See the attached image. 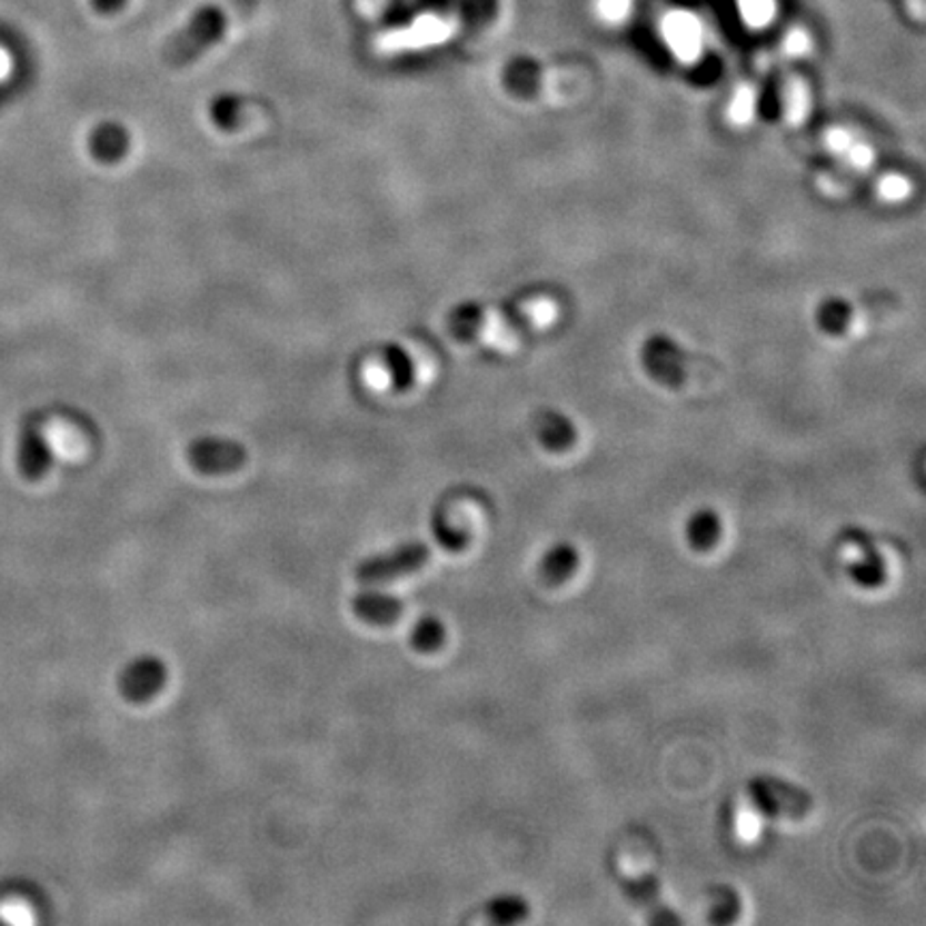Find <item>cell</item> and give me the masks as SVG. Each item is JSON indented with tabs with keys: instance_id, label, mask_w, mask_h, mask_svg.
I'll return each mask as SVG.
<instances>
[{
	"instance_id": "6da1fadb",
	"label": "cell",
	"mask_w": 926,
	"mask_h": 926,
	"mask_svg": "<svg viewBox=\"0 0 926 926\" xmlns=\"http://www.w3.org/2000/svg\"><path fill=\"white\" fill-rule=\"evenodd\" d=\"M226 29H228L226 11L217 4H205L168 41V46L163 48V59L170 67H185L200 59L217 41H221Z\"/></svg>"
},
{
	"instance_id": "7a4b0ae2",
	"label": "cell",
	"mask_w": 926,
	"mask_h": 926,
	"mask_svg": "<svg viewBox=\"0 0 926 926\" xmlns=\"http://www.w3.org/2000/svg\"><path fill=\"white\" fill-rule=\"evenodd\" d=\"M429 558L431 549L422 540H408L387 554H376L371 558L360 560L355 568V575L360 584H387L410 572H417L429 562Z\"/></svg>"
},
{
	"instance_id": "3957f363",
	"label": "cell",
	"mask_w": 926,
	"mask_h": 926,
	"mask_svg": "<svg viewBox=\"0 0 926 926\" xmlns=\"http://www.w3.org/2000/svg\"><path fill=\"white\" fill-rule=\"evenodd\" d=\"M755 807L770 817H805L813 808L807 789L777 777H755L748 783Z\"/></svg>"
},
{
	"instance_id": "277c9868",
	"label": "cell",
	"mask_w": 926,
	"mask_h": 926,
	"mask_svg": "<svg viewBox=\"0 0 926 926\" xmlns=\"http://www.w3.org/2000/svg\"><path fill=\"white\" fill-rule=\"evenodd\" d=\"M187 459L202 475H228L242 468L247 450L228 438H198L187 447Z\"/></svg>"
},
{
	"instance_id": "5b68a950",
	"label": "cell",
	"mask_w": 926,
	"mask_h": 926,
	"mask_svg": "<svg viewBox=\"0 0 926 926\" xmlns=\"http://www.w3.org/2000/svg\"><path fill=\"white\" fill-rule=\"evenodd\" d=\"M168 680L166 663L159 657L145 655L133 658L120 671V695L131 704H147L155 695H159Z\"/></svg>"
},
{
	"instance_id": "8992f818",
	"label": "cell",
	"mask_w": 926,
	"mask_h": 926,
	"mask_svg": "<svg viewBox=\"0 0 926 926\" xmlns=\"http://www.w3.org/2000/svg\"><path fill=\"white\" fill-rule=\"evenodd\" d=\"M663 37H665L667 46L671 48V52L683 62H693L701 54V48H704L701 27L688 13L667 16V20L663 24Z\"/></svg>"
},
{
	"instance_id": "52a82bcc",
	"label": "cell",
	"mask_w": 926,
	"mask_h": 926,
	"mask_svg": "<svg viewBox=\"0 0 926 926\" xmlns=\"http://www.w3.org/2000/svg\"><path fill=\"white\" fill-rule=\"evenodd\" d=\"M352 609L357 618L374 625V627H389L395 625L404 611L401 598L380 593V590H362L352 598Z\"/></svg>"
},
{
	"instance_id": "ba28073f",
	"label": "cell",
	"mask_w": 926,
	"mask_h": 926,
	"mask_svg": "<svg viewBox=\"0 0 926 926\" xmlns=\"http://www.w3.org/2000/svg\"><path fill=\"white\" fill-rule=\"evenodd\" d=\"M847 537L854 538L858 542V547L863 549V556L856 562L849 565V575H852L854 584L865 588V590L882 588L886 584V577H888V568H886V560L882 558V554L870 547L868 537L863 530H852V532H847Z\"/></svg>"
},
{
	"instance_id": "9c48e42d",
	"label": "cell",
	"mask_w": 926,
	"mask_h": 926,
	"mask_svg": "<svg viewBox=\"0 0 926 926\" xmlns=\"http://www.w3.org/2000/svg\"><path fill=\"white\" fill-rule=\"evenodd\" d=\"M577 567H579V551L575 549V545H570L567 540H560L542 554L538 572H540L545 584L560 586L575 575Z\"/></svg>"
},
{
	"instance_id": "30bf717a",
	"label": "cell",
	"mask_w": 926,
	"mask_h": 926,
	"mask_svg": "<svg viewBox=\"0 0 926 926\" xmlns=\"http://www.w3.org/2000/svg\"><path fill=\"white\" fill-rule=\"evenodd\" d=\"M129 150V133L119 122H103L90 136V152L103 163H117Z\"/></svg>"
},
{
	"instance_id": "8fae6325",
	"label": "cell",
	"mask_w": 926,
	"mask_h": 926,
	"mask_svg": "<svg viewBox=\"0 0 926 926\" xmlns=\"http://www.w3.org/2000/svg\"><path fill=\"white\" fill-rule=\"evenodd\" d=\"M628 895L650 912V918L655 923H667V925L669 923H680V918L676 914H671V909H667L660 903V888H658V879L655 875H648V877H641V879L633 882L628 886Z\"/></svg>"
},
{
	"instance_id": "7c38bea8",
	"label": "cell",
	"mask_w": 926,
	"mask_h": 926,
	"mask_svg": "<svg viewBox=\"0 0 926 926\" xmlns=\"http://www.w3.org/2000/svg\"><path fill=\"white\" fill-rule=\"evenodd\" d=\"M720 530H723V524H720V517L717 512L713 508H701L688 519V542L697 551H708L717 545Z\"/></svg>"
},
{
	"instance_id": "4fadbf2b",
	"label": "cell",
	"mask_w": 926,
	"mask_h": 926,
	"mask_svg": "<svg viewBox=\"0 0 926 926\" xmlns=\"http://www.w3.org/2000/svg\"><path fill=\"white\" fill-rule=\"evenodd\" d=\"M482 912L487 920L494 925H515L528 918L530 907L526 898L517 897V895H502V897L491 898Z\"/></svg>"
},
{
	"instance_id": "5bb4252c",
	"label": "cell",
	"mask_w": 926,
	"mask_h": 926,
	"mask_svg": "<svg viewBox=\"0 0 926 926\" xmlns=\"http://www.w3.org/2000/svg\"><path fill=\"white\" fill-rule=\"evenodd\" d=\"M445 639H447V628L434 616H422L410 633V644L420 655L436 653L445 644Z\"/></svg>"
},
{
	"instance_id": "9a60e30c",
	"label": "cell",
	"mask_w": 926,
	"mask_h": 926,
	"mask_svg": "<svg viewBox=\"0 0 926 926\" xmlns=\"http://www.w3.org/2000/svg\"><path fill=\"white\" fill-rule=\"evenodd\" d=\"M783 110H785V120L791 127L803 125L808 117L810 110V97H808V89L805 82L794 80L787 82L785 92H783Z\"/></svg>"
},
{
	"instance_id": "2e32d148",
	"label": "cell",
	"mask_w": 926,
	"mask_h": 926,
	"mask_svg": "<svg viewBox=\"0 0 926 926\" xmlns=\"http://www.w3.org/2000/svg\"><path fill=\"white\" fill-rule=\"evenodd\" d=\"M385 365L389 369L390 382L397 389H408L415 382V362L408 352L399 346H389L385 350Z\"/></svg>"
},
{
	"instance_id": "e0dca14e",
	"label": "cell",
	"mask_w": 926,
	"mask_h": 926,
	"mask_svg": "<svg viewBox=\"0 0 926 926\" xmlns=\"http://www.w3.org/2000/svg\"><path fill=\"white\" fill-rule=\"evenodd\" d=\"M710 897L715 898L710 909V923L729 925L740 916V897L734 888L717 886L710 890Z\"/></svg>"
},
{
	"instance_id": "ac0fdd59",
	"label": "cell",
	"mask_w": 926,
	"mask_h": 926,
	"mask_svg": "<svg viewBox=\"0 0 926 926\" xmlns=\"http://www.w3.org/2000/svg\"><path fill=\"white\" fill-rule=\"evenodd\" d=\"M757 114V94L750 87H740L734 92L729 108H727V117L731 120V125L736 127H747L755 119Z\"/></svg>"
},
{
	"instance_id": "d6986e66",
	"label": "cell",
	"mask_w": 926,
	"mask_h": 926,
	"mask_svg": "<svg viewBox=\"0 0 926 926\" xmlns=\"http://www.w3.org/2000/svg\"><path fill=\"white\" fill-rule=\"evenodd\" d=\"M50 459H52V450L46 442V438L39 434H29L24 442V466L30 475L39 477L41 472H46V468L50 466Z\"/></svg>"
},
{
	"instance_id": "ffe728a7",
	"label": "cell",
	"mask_w": 926,
	"mask_h": 926,
	"mask_svg": "<svg viewBox=\"0 0 926 926\" xmlns=\"http://www.w3.org/2000/svg\"><path fill=\"white\" fill-rule=\"evenodd\" d=\"M240 99L235 94H221L212 101L210 114L221 129H235L240 122Z\"/></svg>"
},
{
	"instance_id": "44dd1931",
	"label": "cell",
	"mask_w": 926,
	"mask_h": 926,
	"mask_svg": "<svg viewBox=\"0 0 926 926\" xmlns=\"http://www.w3.org/2000/svg\"><path fill=\"white\" fill-rule=\"evenodd\" d=\"M431 526H434V537H436V540H438V542H440L447 551L457 554V551H461V549L468 545V532H466V530H461V528H452L449 521H447V517L436 515Z\"/></svg>"
},
{
	"instance_id": "7402d4cb",
	"label": "cell",
	"mask_w": 926,
	"mask_h": 926,
	"mask_svg": "<svg viewBox=\"0 0 926 926\" xmlns=\"http://www.w3.org/2000/svg\"><path fill=\"white\" fill-rule=\"evenodd\" d=\"M740 11L745 22L750 27H766L775 18L773 0H740Z\"/></svg>"
},
{
	"instance_id": "603a6c76",
	"label": "cell",
	"mask_w": 926,
	"mask_h": 926,
	"mask_svg": "<svg viewBox=\"0 0 926 926\" xmlns=\"http://www.w3.org/2000/svg\"><path fill=\"white\" fill-rule=\"evenodd\" d=\"M528 320L537 327V329H547L556 322L558 318V307L547 299H538L526 309Z\"/></svg>"
},
{
	"instance_id": "cb8c5ba5",
	"label": "cell",
	"mask_w": 926,
	"mask_h": 926,
	"mask_svg": "<svg viewBox=\"0 0 926 926\" xmlns=\"http://www.w3.org/2000/svg\"><path fill=\"white\" fill-rule=\"evenodd\" d=\"M909 191H912V185L907 182V179H903L900 175H888V177L879 180V196L888 202L905 200L909 196Z\"/></svg>"
},
{
	"instance_id": "d4e9b609",
	"label": "cell",
	"mask_w": 926,
	"mask_h": 926,
	"mask_svg": "<svg viewBox=\"0 0 926 926\" xmlns=\"http://www.w3.org/2000/svg\"><path fill=\"white\" fill-rule=\"evenodd\" d=\"M840 157L856 170H867L868 166L873 163V150L868 149L867 145H860V142H854Z\"/></svg>"
},
{
	"instance_id": "484cf974",
	"label": "cell",
	"mask_w": 926,
	"mask_h": 926,
	"mask_svg": "<svg viewBox=\"0 0 926 926\" xmlns=\"http://www.w3.org/2000/svg\"><path fill=\"white\" fill-rule=\"evenodd\" d=\"M628 7H630V4H628V0H600L598 11H600V16H603L605 20H609V22H620V20H625Z\"/></svg>"
},
{
	"instance_id": "4316f807",
	"label": "cell",
	"mask_w": 926,
	"mask_h": 926,
	"mask_svg": "<svg viewBox=\"0 0 926 926\" xmlns=\"http://www.w3.org/2000/svg\"><path fill=\"white\" fill-rule=\"evenodd\" d=\"M852 145H854V138L845 129H830L826 133V147L837 155H843Z\"/></svg>"
},
{
	"instance_id": "83f0119b",
	"label": "cell",
	"mask_w": 926,
	"mask_h": 926,
	"mask_svg": "<svg viewBox=\"0 0 926 926\" xmlns=\"http://www.w3.org/2000/svg\"><path fill=\"white\" fill-rule=\"evenodd\" d=\"M785 50H787V54H791V57H803V54H807V34H805V32H791V34H789V39H787V43H785Z\"/></svg>"
},
{
	"instance_id": "f1b7e54d",
	"label": "cell",
	"mask_w": 926,
	"mask_h": 926,
	"mask_svg": "<svg viewBox=\"0 0 926 926\" xmlns=\"http://www.w3.org/2000/svg\"><path fill=\"white\" fill-rule=\"evenodd\" d=\"M90 4L101 16H114L125 9L127 0H90Z\"/></svg>"
},
{
	"instance_id": "f546056e",
	"label": "cell",
	"mask_w": 926,
	"mask_h": 926,
	"mask_svg": "<svg viewBox=\"0 0 926 926\" xmlns=\"http://www.w3.org/2000/svg\"><path fill=\"white\" fill-rule=\"evenodd\" d=\"M417 7L429 13H442L450 7V0H417Z\"/></svg>"
},
{
	"instance_id": "4dcf8cb0",
	"label": "cell",
	"mask_w": 926,
	"mask_h": 926,
	"mask_svg": "<svg viewBox=\"0 0 926 926\" xmlns=\"http://www.w3.org/2000/svg\"><path fill=\"white\" fill-rule=\"evenodd\" d=\"M916 4H918V7H920V9H923V2H920V0H916Z\"/></svg>"
}]
</instances>
